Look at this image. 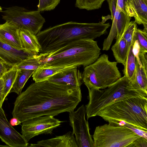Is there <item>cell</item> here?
I'll return each mask as SVG.
<instances>
[{"mask_svg":"<svg viewBox=\"0 0 147 147\" xmlns=\"http://www.w3.org/2000/svg\"><path fill=\"white\" fill-rule=\"evenodd\" d=\"M71 67H41L34 71L32 74V77L35 82L43 81L48 80L55 74Z\"/></svg>","mask_w":147,"mask_h":147,"instance_id":"obj_19","label":"cell"},{"mask_svg":"<svg viewBox=\"0 0 147 147\" xmlns=\"http://www.w3.org/2000/svg\"><path fill=\"white\" fill-rule=\"evenodd\" d=\"M109 23H81L69 22L39 32L36 36L41 46L40 53H49L75 40H94L107 32Z\"/></svg>","mask_w":147,"mask_h":147,"instance_id":"obj_2","label":"cell"},{"mask_svg":"<svg viewBox=\"0 0 147 147\" xmlns=\"http://www.w3.org/2000/svg\"><path fill=\"white\" fill-rule=\"evenodd\" d=\"M147 53L139 51L136 55V67L133 83L141 89L147 92Z\"/></svg>","mask_w":147,"mask_h":147,"instance_id":"obj_15","label":"cell"},{"mask_svg":"<svg viewBox=\"0 0 147 147\" xmlns=\"http://www.w3.org/2000/svg\"><path fill=\"white\" fill-rule=\"evenodd\" d=\"M77 66L61 71L47 80L58 85L75 88H80L82 83V74Z\"/></svg>","mask_w":147,"mask_h":147,"instance_id":"obj_12","label":"cell"},{"mask_svg":"<svg viewBox=\"0 0 147 147\" xmlns=\"http://www.w3.org/2000/svg\"><path fill=\"white\" fill-rule=\"evenodd\" d=\"M96 41L88 39L73 41L57 50L45 53L42 67H85L94 62L101 54Z\"/></svg>","mask_w":147,"mask_h":147,"instance_id":"obj_3","label":"cell"},{"mask_svg":"<svg viewBox=\"0 0 147 147\" xmlns=\"http://www.w3.org/2000/svg\"><path fill=\"white\" fill-rule=\"evenodd\" d=\"M135 36L140 48L147 52V30L144 28L143 30L137 28Z\"/></svg>","mask_w":147,"mask_h":147,"instance_id":"obj_29","label":"cell"},{"mask_svg":"<svg viewBox=\"0 0 147 147\" xmlns=\"http://www.w3.org/2000/svg\"><path fill=\"white\" fill-rule=\"evenodd\" d=\"M128 147H147V139L141 136L134 140Z\"/></svg>","mask_w":147,"mask_h":147,"instance_id":"obj_31","label":"cell"},{"mask_svg":"<svg viewBox=\"0 0 147 147\" xmlns=\"http://www.w3.org/2000/svg\"></svg>","mask_w":147,"mask_h":147,"instance_id":"obj_41","label":"cell"},{"mask_svg":"<svg viewBox=\"0 0 147 147\" xmlns=\"http://www.w3.org/2000/svg\"><path fill=\"white\" fill-rule=\"evenodd\" d=\"M117 0H109L108 1L109 9L111 13L112 21L113 20L116 12Z\"/></svg>","mask_w":147,"mask_h":147,"instance_id":"obj_32","label":"cell"},{"mask_svg":"<svg viewBox=\"0 0 147 147\" xmlns=\"http://www.w3.org/2000/svg\"><path fill=\"white\" fill-rule=\"evenodd\" d=\"M19 69L15 65L12 67L5 72L1 78L4 82L3 100L4 101L11 88L18 74Z\"/></svg>","mask_w":147,"mask_h":147,"instance_id":"obj_23","label":"cell"},{"mask_svg":"<svg viewBox=\"0 0 147 147\" xmlns=\"http://www.w3.org/2000/svg\"><path fill=\"white\" fill-rule=\"evenodd\" d=\"M0 63H6L0 57Z\"/></svg>","mask_w":147,"mask_h":147,"instance_id":"obj_38","label":"cell"},{"mask_svg":"<svg viewBox=\"0 0 147 147\" xmlns=\"http://www.w3.org/2000/svg\"><path fill=\"white\" fill-rule=\"evenodd\" d=\"M129 45L127 41L122 38L112 46L111 49L117 63L125 65Z\"/></svg>","mask_w":147,"mask_h":147,"instance_id":"obj_21","label":"cell"},{"mask_svg":"<svg viewBox=\"0 0 147 147\" xmlns=\"http://www.w3.org/2000/svg\"><path fill=\"white\" fill-rule=\"evenodd\" d=\"M37 54L25 49H18L0 40V57L11 67L25 59Z\"/></svg>","mask_w":147,"mask_h":147,"instance_id":"obj_13","label":"cell"},{"mask_svg":"<svg viewBox=\"0 0 147 147\" xmlns=\"http://www.w3.org/2000/svg\"><path fill=\"white\" fill-rule=\"evenodd\" d=\"M2 19L19 30H27L35 35L40 31L45 22L40 12L29 11L17 6L7 7L2 11Z\"/></svg>","mask_w":147,"mask_h":147,"instance_id":"obj_8","label":"cell"},{"mask_svg":"<svg viewBox=\"0 0 147 147\" xmlns=\"http://www.w3.org/2000/svg\"><path fill=\"white\" fill-rule=\"evenodd\" d=\"M117 63L110 61L107 55H102L93 63L84 67L82 82L88 88H106L121 77Z\"/></svg>","mask_w":147,"mask_h":147,"instance_id":"obj_6","label":"cell"},{"mask_svg":"<svg viewBox=\"0 0 147 147\" xmlns=\"http://www.w3.org/2000/svg\"><path fill=\"white\" fill-rule=\"evenodd\" d=\"M109 0H76L75 6L80 9L91 10L100 8L105 1Z\"/></svg>","mask_w":147,"mask_h":147,"instance_id":"obj_27","label":"cell"},{"mask_svg":"<svg viewBox=\"0 0 147 147\" xmlns=\"http://www.w3.org/2000/svg\"><path fill=\"white\" fill-rule=\"evenodd\" d=\"M109 19L112 20V18L111 15H109L106 16H102V20L101 22L102 23H104L107 20Z\"/></svg>","mask_w":147,"mask_h":147,"instance_id":"obj_37","label":"cell"},{"mask_svg":"<svg viewBox=\"0 0 147 147\" xmlns=\"http://www.w3.org/2000/svg\"><path fill=\"white\" fill-rule=\"evenodd\" d=\"M70 125L75 134L78 147H94V142L90 132L88 120L86 119L85 107L82 105L76 111L69 112Z\"/></svg>","mask_w":147,"mask_h":147,"instance_id":"obj_9","label":"cell"},{"mask_svg":"<svg viewBox=\"0 0 147 147\" xmlns=\"http://www.w3.org/2000/svg\"><path fill=\"white\" fill-rule=\"evenodd\" d=\"M125 9L128 16L134 18L135 22L147 30V0H127Z\"/></svg>","mask_w":147,"mask_h":147,"instance_id":"obj_14","label":"cell"},{"mask_svg":"<svg viewBox=\"0 0 147 147\" xmlns=\"http://www.w3.org/2000/svg\"><path fill=\"white\" fill-rule=\"evenodd\" d=\"M82 98L80 88L58 85L47 80L35 82L16 98L12 114L21 123L40 116L54 117L74 110Z\"/></svg>","mask_w":147,"mask_h":147,"instance_id":"obj_1","label":"cell"},{"mask_svg":"<svg viewBox=\"0 0 147 147\" xmlns=\"http://www.w3.org/2000/svg\"><path fill=\"white\" fill-rule=\"evenodd\" d=\"M134 43H132L129 46L124 68L123 70L124 76L132 82L135 78L136 67V58L134 50Z\"/></svg>","mask_w":147,"mask_h":147,"instance_id":"obj_20","label":"cell"},{"mask_svg":"<svg viewBox=\"0 0 147 147\" xmlns=\"http://www.w3.org/2000/svg\"><path fill=\"white\" fill-rule=\"evenodd\" d=\"M34 70L26 69H19L17 76L9 93L14 92L18 95L22 91L25 84Z\"/></svg>","mask_w":147,"mask_h":147,"instance_id":"obj_24","label":"cell"},{"mask_svg":"<svg viewBox=\"0 0 147 147\" xmlns=\"http://www.w3.org/2000/svg\"><path fill=\"white\" fill-rule=\"evenodd\" d=\"M131 19V17L128 16L126 12L120 11L118 15L116 22V42H118L122 38Z\"/></svg>","mask_w":147,"mask_h":147,"instance_id":"obj_25","label":"cell"},{"mask_svg":"<svg viewBox=\"0 0 147 147\" xmlns=\"http://www.w3.org/2000/svg\"><path fill=\"white\" fill-rule=\"evenodd\" d=\"M10 124L12 126H15L20 124L21 122L17 118L13 117L10 120Z\"/></svg>","mask_w":147,"mask_h":147,"instance_id":"obj_36","label":"cell"},{"mask_svg":"<svg viewBox=\"0 0 147 147\" xmlns=\"http://www.w3.org/2000/svg\"><path fill=\"white\" fill-rule=\"evenodd\" d=\"M105 121H121L147 132V98L135 97L121 100L99 111L96 116Z\"/></svg>","mask_w":147,"mask_h":147,"instance_id":"obj_5","label":"cell"},{"mask_svg":"<svg viewBox=\"0 0 147 147\" xmlns=\"http://www.w3.org/2000/svg\"><path fill=\"white\" fill-rule=\"evenodd\" d=\"M0 138L9 147H25L28 144L8 121L2 107H0Z\"/></svg>","mask_w":147,"mask_h":147,"instance_id":"obj_11","label":"cell"},{"mask_svg":"<svg viewBox=\"0 0 147 147\" xmlns=\"http://www.w3.org/2000/svg\"><path fill=\"white\" fill-rule=\"evenodd\" d=\"M2 10V9L1 7L0 6V11H1Z\"/></svg>","mask_w":147,"mask_h":147,"instance_id":"obj_40","label":"cell"},{"mask_svg":"<svg viewBox=\"0 0 147 147\" xmlns=\"http://www.w3.org/2000/svg\"><path fill=\"white\" fill-rule=\"evenodd\" d=\"M32 147H78L73 132L69 131L66 134L51 139L42 140L37 143L31 144Z\"/></svg>","mask_w":147,"mask_h":147,"instance_id":"obj_16","label":"cell"},{"mask_svg":"<svg viewBox=\"0 0 147 147\" xmlns=\"http://www.w3.org/2000/svg\"><path fill=\"white\" fill-rule=\"evenodd\" d=\"M137 28V24L134 21H131L123 35L122 38H124L129 45L132 43H134L136 41L135 36Z\"/></svg>","mask_w":147,"mask_h":147,"instance_id":"obj_28","label":"cell"},{"mask_svg":"<svg viewBox=\"0 0 147 147\" xmlns=\"http://www.w3.org/2000/svg\"><path fill=\"white\" fill-rule=\"evenodd\" d=\"M19 30L16 27L6 22L0 24V40L18 49L23 48L20 39Z\"/></svg>","mask_w":147,"mask_h":147,"instance_id":"obj_17","label":"cell"},{"mask_svg":"<svg viewBox=\"0 0 147 147\" xmlns=\"http://www.w3.org/2000/svg\"><path fill=\"white\" fill-rule=\"evenodd\" d=\"M19 36L23 48L36 54H38L41 47L36 35L27 30H19Z\"/></svg>","mask_w":147,"mask_h":147,"instance_id":"obj_18","label":"cell"},{"mask_svg":"<svg viewBox=\"0 0 147 147\" xmlns=\"http://www.w3.org/2000/svg\"><path fill=\"white\" fill-rule=\"evenodd\" d=\"M117 6L119 8L121 11L126 12L125 9V3L124 0H117Z\"/></svg>","mask_w":147,"mask_h":147,"instance_id":"obj_35","label":"cell"},{"mask_svg":"<svg viewBox=\"0 0 147 147\" xmlns=\"http://www.w3.org/2000/svg\"><path fill=\"white\" fill-rule=\"evenodd\" d=\"M127 0H124V1H125V4L126 3L127 1Z\"/></svg>","mask_w":147,"mask_h":147,"instance_id":"obj_39","label":"cell"},{"mask_svg":"<svg viewBox=\"0 0 147 147\" xmlns=\"http://www.w3.org/2000/svg\"><path fill=\"white\" fill-rule=\"evenodd\" d=\"M103 90L88 88L89 102L85 105L87 120L105 107L121 100L135 97L147 98V92L124 76Z\"/></svg>","mask_w":147,"mask_h":147,"instance_id":"obj_4","label":"cell"},{"mask_svg":"<svg viewBox=\"0 0 147 147\" xmlns=\"http://www.w3.org/2000/svg\"><path fill=\"white\" fill-rule=\"evenodd\" d=\"M60 0H39L37 10L40 11L54 9L59 3Z\"/></svg>","mask_w":147,"mask_h":147,"instance_id":"obj_30","label":"cell"},{"mask_svg":"<svg viewBox=\"0 0 147 147\" xmlns=\"http://www.w3.org/2000/svg\"><path fill=\"white\" fill-rule=\"evenodd\" d=\"M4 88V82L3 80L0 78V107H2L3 102V95Z\"/></svg>","mask_w":147,"mask_h":147,"instance_id":"obj_34","label":"cell"},{"mask_svg":"<svg viewBox=\"0 0 147 147\" xmlns=\"http://www.w3.org/2000/svg\"><path fill=\"white\" fill-rule=\"evenodd\" d=\"M43 57V54H35L25 59L15 66L18 69L35 71L42 66V59Z\"/></svg>","mask_w":147,"mask_h":147,"instance_id":"obj_22","label":"cell"},{"mask_svg":"<svg viewBox=\"0 0 147 147\" xmlns=\"http://www.w3.org/2000/svg\"><path fill=\"white\" fill-rule=\"evenodd\" d=\"M120 11H121L120 9L117 6L115 14L114 19L112 21V24L109 33L108 37L105 39L103 42V50L108 51L109 49L113 39L116 36L117 20L118 14Z\"/></svg>","mask_w":147,"mask_h":147,"instance_id":"obj_26","label":"cell"},{"mask_svg":"<svg viewBox=\"0 0 147 147\" xmlns=\"http://www.w3.org/2000/svg\"><path fill=\"white\" fill-rule=\"evenodd\" d=\"M141 136L123 125L109 123L96 127L92 135L94 147H126Z\"/></svg>","mask_w":147,"mask_h":147,"instance_id":"obj_7","label":"cell"},{"mask_svg":"<svg viewBox=\"0 0 147 147\" xmlns=\"http://www.w3.org/2000/svg\"><path fill=\"white\" fill-rule=\"evenodd\" d=\"M61 121L54 116L46 115L34 117L22 123V135L28 142L33 137L42 134H51Z\"/></svg>","mask_w":147,"mask_h":147,"instance_id":"obj_10","label":"cell"},{"mask_svg":"<svg viewBox=\"0 0 147 147\" xmlns=\"http://www.w3.org/2000/svg\"><path fill=\"white\" fill-rule=\"evenodd\" d=\"M11 67L6 63H0V78Z\"/></svg>","mask_w":147,"mask_h":147,"instance_id":"obj_33","label":"cell"}]
</instances>
